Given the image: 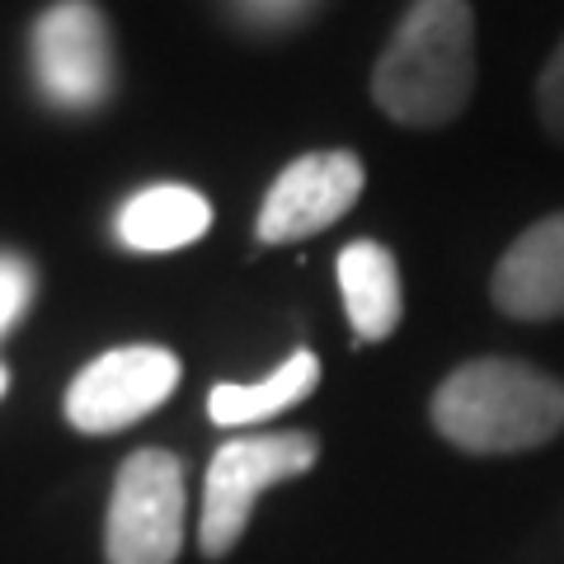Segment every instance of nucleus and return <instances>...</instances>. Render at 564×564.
I'll return each mask as SVG.
<instances>
[{
	"mask_svg": "<svg viewBox=\"0 0 564 564\" xmlns=\"http://www.w3.org/2000/svg\"><path fill=\"white\" fill-rule=\"evenodd\" d=\"M475 90V14L466 0H414L381 52L372 99L404 128H443Z\"/></svg>",
	"mask_w": 564,
	"mask_h": 564,
	"instance_id": "obj_1",
	"label": "nucleus"
},
{
	"mask_svg": "<svg viewBox=\"0 0 564 564\" xmlns=\"http://www.w3.org/2000/svg\"><path fill=\"white\" fill-rule=\"evenodd\" d=\"M433 423L462 452H532L564 429V386L513 358H475L437 386Z\"/></svg>",
	"mask_w": 564,
	"mask_h": 564,
	"instance_id": "obj_2",
	"label": "nucleus"
},
{
	"mask_svg": "<svg viewBox=\"0 0 564 564\" xmlns=\"http://www.w3.org/2000/svg\"><path fill=\"white\" fill-rule=\"evenodd\" d=\"M321 456L315 433H263V437H236L226 443L207 466L203 485V522L198 545L207 560H221L236 551V541L250 527V513L263 489L306 475Z\"/></svg>",
	"mask_w": 564,
	"mask_h": 564,
	"instance_id": "obj_3",
	"label": "nucleus"
},
{
	"mask_svg": "<svg viewBox=\"0 0 564 564\" xmlns=\"http://www.w3.org/2000/svg\"><path fill=\"white\" fill-rule=\"evenodd\" d=\"M184 545V466L165 447H141L118 470L104 555L109 564H174Z\"/></svg>",
	"mask_w": 564,
	"mask_h": 564,
	"instance_id": "obj_4",
	"label": "nucleus"
},
{
	"mask_svg": "<svg viewBox=\"0 0 564 564\" xmlns=\"http://www.w3.org/2000/svg\"><path fill=\"white\" fill-rule=\"evenodd\" d=\"M33 80L57 109H95L113 85L109 24L90 0H57L33 24Z\"/></svg>",
	"mask_w": 564,
	"mask_h": 564,
	"instance_id": "obj_5",
	"label": "nucleus"
},
{
	"mask_svg": "<svg viewBox=\"0 0 564 564\" xmlns=\"http://www.w3.org/2000/svg\"><path fill=\"white\" fill-rule=\"evenodd\" d=\"M180 386V358L170 348L132 344L85 362L66 391V419L80 433H118L161 410Z\"/></svg>",
	"mask_w": 564,
	"mask_h": 564,
	"instance_id": "obj_6",
	"label": "nucleus"
},
{
	"mask_svg": "<svg viewBox=\"0 0 564 564\" xmlns=\"http://www.w3.org/2000/svg\"><path fill=\"white\" fill-rule=\"evenodd\" d=\"M362 161L352 151H315L292 161L273 180L269 198L259 207V240L263 245H292L306 236H321L362 193Z\"/></svg>",
	"mask_w": 564,
	"mask_h": 564,
	"instance_id": "obj_7",
	"label": "nucleus"
},
{
	"mask_svg": "<svg viewBox=\"0 0 564 564\" xmlns=\"http://www.w3.org/2000/svg\"><path fill=\"white\" fill-rule=\"evenodd\" d=\"M494 306L513 321H555L564 315V212L522 231L494 269Z\"/></svg>",
	"mask_w": 564,
	"mask_h": 564,
	"instance_id": "obj_8",
	"label": "nucleus"
},
{
	"mask_svg": "<svg viewBox=\"0 0 564 564\" xmlns=\"http://www.w3.org/2000/svg\"><path fill=\"white\" fill-rule=\"evenodd\" d=\"M207 226H212V207L198 188L155 184V188H141L137 198L122 203L113 231L137 254H170V250L193 245Z\"/></svg>",
	"mask_w": 564,
	"mask_h": 564,
	"instance_id": "obj_9",
	"label": "nucleus"
},
{
	"mask_svg": "<svg viewBox=\"0 0 564 564\" xmlns=\"http://www.w3.org/2000/svg\"><path fill=\"white\" fill-rule=\"evenodd\" d=\"M339 288H344V306L352 334L367 344L395 334L400 315H404V292H400V269L386 245L377 240H352L339 254Z\"/></svg>",
	"mask_w": 564,
	"mask_h": 564,
	"instance_id": "obj_10",
	"label": "nucleus"
},
{
	"mask_svg": "<svg viewBox=\"0 0 564 564\" xmlns=\"http://www.w3.org/2000/svg\"><path fill=\"white\" fill-rule=\"evenodd\" d=\"M315 381H321V362H315V352L296 348L273 377H263L254 386H236V381L212 386L207 414H212V423H221V429L259 423V419H273L282 410H292V404H302L315 391Z\"/></svg>",
	"mask_w": 564,
	"mask_h": 564,
	"instance_id": "obj_11",
	"label": "nucleus"
},
{
	"mask_svg": "<svg viewBox=\"0 0 564 564\" xmlns=\"http://www.w3.org/2000/svg\"><path fill=\"white\" fill-rule=\"evenodd\" d=\"M29 302H33V269L20 254H0V334L14 329Z\"/></svg>",
	"mask_w": 564,
	"mask_h": 564,
	"instance_id": "obj_12",
	"label": "nucleus"
},
{
	"mask_svg": "<svg viewBox=\"0 0 564 564\" xmlns=\"http://www.w3.org/2000/svg\"><path fill=\"white\" fill-rule=\"evenodd\" d=\"M536 109H541L545 132H551L555 141H564V39H560V47L551 52V62H545V70H541Z\"/></svg>",
	"mask_w": 564,
	"mask_h": 564,
	"instance_id": "obj_13",
	"label": "nucleus"
},
{
	"mask_svg": "<svg viewBox=\"0 0 564 564\" xmlns=\"http://www.w3.org/2000/svg\"><path fill=\"white\" fill-rule=\"evenodd\" d=\"M306 6H311V0H240V10L250 14V20H263V24H288Z\"/></svg>",
	"mask_w": 564,
	"mask_h": 564,
	"instance_id": "obj_14",
	"label": "nucleus"
},
{
	"mask_svg": "<svg viewBox=\"0 0 564 564\" xmlns=\"http://www.w3.org/2000/svg\"><path fill=\"white\" fill-rule=\"evenodd\" d=\"M6 386H10V377H6V367H0V395H6Z\"/></svg>",
	"mask_w": 564,
	"mask_h": 564,
	"instance_id": "obj_15",
	"label": "nucleus"
}]
</instances>
